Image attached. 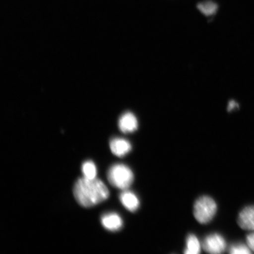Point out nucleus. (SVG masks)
<instances>
[{"mask_svg": "<svg viewBox=\"0 0 254 254\" xmlns=\"http://www.w3.org/2000/svg\"><path fill=\"white\" fill-rule=\"evenodd\" d=\"M74 197L79 205L84 208H90L106 201L109 198V189L102 181L87 178L79 179L73 189Z\"/></svg>", "mask_w": 254, "mask_h": 254, "instance_id": "1", "label": "nucleus"}, {"mask_svg": "<svg viewBox=\"0 0 254 254\" xmlns=\"http://www.w3.org/2000/svg\"><path fill=\"white\" fill-rule=\"evenodd\" d=\"M134 179V174L131 170L122 164L111 166L107 173V179L111 185L120 190L128 189Z\"/></svg>", "mask_w": 254, "mask_h": 254, "instance_id": "2", "label": "nucleus"}, {"mask_svg": "<svg viewBox=\"0 0 254 254\" xmlns=\"http://www.w3.org/2000/svg\"><path fill=\"white\" fill-rule=\"evenodd\" d=\"M217 210V204L208 196H201L193 205V215L196 221L202 224L210 222L214 217Z\"/></svg>", "mask_w": 254, "mask_h": 254, "instance_id": "3", "label": "nucleus"}, {"mask_svg": "<svg viewBox=\"0 0 254 254\" xmlns=\"http://www.w3.org/2000/svg\"><path fill=\"white\" fill-rule=\"evenodd\" d=\"M205 252L209 254H221L226 250L227 243L221 234L213 233L208 235L202 243Z\"/></svg>", "mask_w": 254, "mask_h": 254, "instance_id": "4", "label": "nucleus"}, {"mask_svg": "<svg viewBox=\"0 0 254 254\" xmlns=\"http://www.w3.org/2000/svg\"><path fill=\"white\" fill-rule=\"evenodd\" d=\"M237 222L242 229L254 231V206L244 208L240 212Z\"/></svg>", "mask_w": 254, "mask_h": 254, "instance_id": "5", "label": "nucleus"}, {"mask_svg": "<svg viewBox=\"0 0 254 254\" xmlns=\"http://www.w3.org/2000/svg\"><path fill=\"white\" fill-rule=\"evenodd\" d=\"M110 147L113 154L119 157H123L131 151V143L127 139L115 138L111 139Z\"/></svg>", "mask_w": 254, "mask_h": 254, "instance_id": "6", "label": "nucleus"}, {"mask_svg": "<svg viewBox=\"0 0 254 254\" xmlns=\"http://www.w3.org/2000/svg\"><path fill=\"white\" fill-rule=\"evenodd\" d=\"M119 128L124 133H131L138 128V121L131 113L123 114L119 121Z\"/></svg>", "mask_w": 254, "mask_h": 254, "instance_id": "7", "label": "nucleus"}, {"mask_svg": "<svg viewBox=\"0 0 254 254\" xmlns=\"http://www.w3.org/2000/svg\"><path fill=\"white\" fill-rule=\"evenodd\" d=\"M101 224L106 230L117 231L122 229L123 225L122 218L116 213L105 214L101 217Z\"/></svg>", "mask_w": 254, "mask_h": 254, "instance_id": "8", "label": "nucleus"}, {"mask_svg": "<svg viewBox=\"0 0 254 254\" xmlns=\"http://www.w3.org/2000/svg\"><path fill=\"white\" fill-rule=\"evenodd\" d=\"M121 202L130 212H135L139 207L140 202L134 192L125 190L120 195Z\"/></svg>", "mask_w": 254, "mask_h": 254, "instance_id": "9", "label": "nucleus"}, {"mask_svg": "<svg viewBox=\"0 0 254 254\" xmlns=\"http://www.w3.org/2000/svg\"><path fill=\"white\" fill-rule=\"evenodd\" d=\"M201 244L195 235L190 234L187 238L186 247L184 253L186 254H198L201 252Z\"/></svg>", "mask_w": 254, "mask_h": 254, "instance_id": "10", "label": "nucleus"}, {"mask_svg": "<svg viewBox=\"0 0 254 254\" xmlns=\"http://www.w3.org/2000/svg\"><path fill=\"white\" fill-rule=\"evenodd\" d=\"M82 172L84 177L88 179H94L97 176V168L93 161H87L82 164Z\"/></svg>", "mask_w": 254, "mask_h": 254, "instance_id": "11", "label": "nucleus"}, {"mask_svg": "<svg viewBox=\"0 0 254 254\" xmlns=\"http://www.w3.org/2000/svg\"><path fill=\"white\" fill-rule=\"evenodd\" d=\"M197 7L203 14L208 16L213 15L217 12L218 5L213 2L206 1L199 3Z\"/></svg>", "mask_w": 254, "mask_h": 254, "instance_id": "12", "label": "nucleus"}, {"mask_svg": "<svg viewBox=\"0 0 254 254\" xmlns=\"http://www.w3.org/2000/svg\"><path fill=\"white\" fill-rule=\"evenodd\" d=\"M229 253L233 254H249L252 253L249 246L242 243L233 244L229 249Z\"/></svg>", "mask_w": 254, "mask_h": 254, "instance_id": "13", "label": "nucleus"}, {"mask_svg": "<svg viewBox=\"0 0 254 254\" xmlns=\"http://www.w3.org/2000/svg\"><path fill=\"white\" fill-rule=\"evenodd\" d=\"M247 246L249 247L251 250L254 252V231L247 236L246 238Z\"/></svg>", "mask_w": 254, "mask_h": 254, "instance_id": "14", "label": "nucleus"}, {"mask_svg": "<svg viewBox=\"0 0 254 254\" xmlns=\"http://www.w3.org/2000/svg\"><path fill=\"white\" fill-rule=\"evenodd\" d=\"M238 107V104L234 101H231L228 106V110L232 111Z\"/></svg>", "mask_w": 254, "mask_h": 254, "instance_id": "15", "label": "nucleus"}]
</instances>
